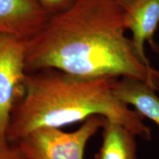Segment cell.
Listing matches in <instances>:
<instances>
[{"mask_svg":"<svg viewBox=\"0 0 159 159\" xmlns=\"http://www.w3.org/2000/svg\"><path fill=\"white\" fill-rule=\"evenodd\" d=\"M125 10L111 0H78L27 41L26 71L57 69L83 78L131 77L159 90V71L127 37Z\"/></svg>","mask_w":159,"mask_h":159,"instance_id":"obj_1","label":"cell"},{"mask_svg":"<svg viewBox=\"0 0 159 159\" xmlns=\"http://www.w3.org/2000/svg\"><path fill=\"white\" fill-rule=\"evenodd\" d=\"M117 79L83 78L52 69L27 72L25 90L10 115L6 139L16 143L39 128H61L99 115L150 141L152 131L144 117L114 95Z\"/></svg>","mask_w":159,"mask_h":159,"instance_id":"obj_2","label":"cell"},{"mask_svg":"<svg viewBox=\"0 0 159 159\" xmlns=\"http://www.w3.org/2000/svg\"><path fill=\"white\" fill-rule=\"evenodd\" d=\"M105 118L89 117L77 130L64 132L59 128L41 127L16 143L26 159H84L85 146L102 128Z\"/></svg>","mask_w":159,"mask_h":159,"instance_id":"obj_3","label":"cell"},{"mask_svg":"<svg viewBox=\"0 0 159 159\" xmlns=\"http://www.w3.org/2000/svg\"><path fill=\"white\" fill-rule=\"evenodd\" d=\"M27 40L0 34V137L6 131L13 105L25 90Z\"/></svg>","mask_w":159,"mask_h":159,"instance_id":"obj_4","label":"cell"},{"mask_svg":"<svg viewBox=\"0 0 159 159\" xmlns=\"http://www.w3.org/2000/svg\"><path fill=\"white\" fill-rule=\"evenodd\" d=\"M50 17L35 0H0V34L28 41Z\"/></svg>","mask_w":159,"mask_h":159,"instance_id":"obj_5","label":"cell"},{"mask_svg":"<svg viewBox=\"0 0 159 159\" xmlns=\"http://www.w3.org/2000/svg\"><path fill=\"white\" fill-rule=\"evenodd\" d=\"M124 10L125 25L132 33L135 49L143 62L151 66L145 55L144 43L148 41L152 50L159 51L154 39L159 25V0H135Z\"/></svg>","mask_w":159,"mask_h":159,"instance_id":"obj_6","label":"cell"},{"mask_svg":"<svg viewBox=\"0 0 159 159\" xmlns=\"http://www.w3.org/2000/svg\"><path fill=\"white\" fill-rule=\"evenodd\" d=\"M113 91L117 99L159 127V97L155 89L140 80L124 77L116 80Z\"/></svg>","mask_w":159,"mask_h":159,"instance_id":"obj_7","label":"cell"},{"mask_svg":"<svg viewBox=\"0 0 159 159\" xmlns=\"http://www.w3.org/2000/svg\"><path fill=\"white\" fill-rule=\"evenodd\" d=\"M102 142L96 159H137L136 136L119 123L105 119Z\"/></svg>","mask_w":159,"mask_h":159,"instance_id":"obj_8","label":"cell"},{"mask_svg":"<svg viewBox=\"0 0 159 159\" xmlns=\"http://www.w3.org/2000/svg\"><path fill=\"white\" fill-rule=\"evenodd\" d=\"M50 16L58 15L72 7L78 0H35Z\"/></svg>","mask_w":159,"mask_h":159,"instance_id":"obj_9","label":"cell"},{"mask_svg":"<svg viewBox=\"0 0 159 159\" xmlns=\"http://www.w3.org/2000/svg\"><path fill=\"white\" fill-rule=\"evenodd\" d=\"M0 159H26L16 143L0 137Z\"/></svg>","mask_w":159,"mask_h":159,"instance_id":"obj_10","label":"cell"},{"mask_svg":"<svg viewBox=\"0 0 159 159\" xmlns=\"http://www.w3.org/2000/svg\"><path fill=\"white\" fill-rule=\"evenodd\" d=\"M111 1L114 2V3L117 4V5H120L121 7H122L123 8H125L128 6L130 5L131 3H133L135 0H111Z\"/></svg>","mask_w":159,"mask_h":159,"instance_id":"obj_11","label":"cell"}]
</instances>
